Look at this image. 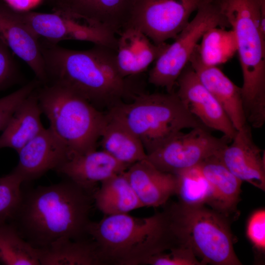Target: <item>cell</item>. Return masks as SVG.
Here are the masks:
<instances>
[{
    "mask_svg": "<svg viewBox=\"0 0 265 265\" xmlns=\"http://www.w3.org/2000/svg\"><path fill=\"white\" fill-rule=\"evenodd\" d=\"M23 21L42 40L52 44L63 40L87 41L116 50L115 34L57 12L18 11Z\"/></svg>",
    "mask_w": 265,
    "mask_h": 265,
    "instance_id": "cell-11",
    "label": "cell"
},
{
    "mask_svg": "<svg viewBox=\"0 0 265 265\" xmlns=\"http://www.w3.org/2000/svg\"><path fill=\"white\" fill-rule=\"evenodd\" d=\"M47 81L70 89L97 109L107 111L132 91L128 78L120 73L116 50L94 45L74 50L40 40ZM46 84V83H45Z\"/></svg>",
    "mask_w": 265,
    "mask_h": 265,
    "instance_id": "cell-2",
    "label": "cell"
},
{
    "mask_svg": "<svg viewBox=\"0 0 265 265\" xmlns=\"http://www.w3.org/2000/svg\"><path fill=\"white\" fill-rule=\"evenodd\" d=\"M52 0L53 1V2H54L55 3V5L58 2V1H59V0Z\"/></svg>",
    "mask_w": 265,
    "mask_h": 265,
    "instance_id": "cell-35",
    "label": "cell"
},
{
    "mask_svg": "<svg viewBox=\"0 0 265 265\" xmlns=\"http://www.w3.org/2000/svg\"><path fill=\"white\" fill-rule=\"evenodd\" d=\"M87 234L97 244L106 265H144L151 257L175 246L163 211L145 217L105 215L90 222Z\"/></svg>",
    "mask_w": 265,
    "mask_h": 265,
    "instance_id": "cell-3",
    "label": "cell"
},
{
    "mask_svg": "<svg viewBox=\"0 0 265 265\" xmlns=\"http://www.w3.org/2000/svg\"><path fill=\"white\" fill-rule=\"evenodd\" d=\"M219 154L206 159L197 168L212 188L209 206L230 217L237 211L242 182L226 167Z\"/></svg>",
    "mask_w": 265,
    "mask_h": 265,
    "instance_id": "cell-21",
    "label": "cell"
},
{
    "mask_svg": "<svg viewBox=\"0 0 265 265\" xmlns=\"http://www.w3.org/2000/svg\"><path fill=\"white\" fill-rule=\"evenodd\" d=\"M147 265H202L193 251L183 245H176L148 259Z\"/></svg>",
    "mask_w": 265,
    "mask_h": 265,
    "instance_id": "cell-30",
    "label": "cell"
},
{
    "mask_svg": "<svg viewBox=\"0 0 265 265\" xmlns=\"http://www.w3.org/2000/svg\"><path fill=\"white\" fill-rule=\"evenodd\" d=\"M37 249L40 265H106L97 244L90 237L75 240L60 238Z\"/></svg>",
    "mask_w": 265,
    "mask_h": 265,
    "instance_id": "cell-23",
    "label": "cell"
},
{
    "mask_svg": "<svg viewBox=\"0 0 265 265\" xmlns=\"http://www.w3.org/2000/svg\"><path fill=\"white\" fill-rule=\"evenodd\" d=\"M126 174L143 207L164 206L176 195L177 175L159 170L147 159L131 165Z\"/></svg>",
    "mask_w": 265,
    "mask_h": 265,
    "instance_id": "cell-19",
    "label": "cell"
},
{
    "mask_svg": "<svg viewBox=\"0 0 265 265\" xmlns=\"http://www.w3.org/2000/svg\"><path fill=\"white\" fill-rule=\"evenodd\" d=\"M245 234L258 258L265 254V209L258 208L248 216L246 223Z\"/></svg>",
    "mask_w": 265,
    "mask_h": 265,
    "instance_id": "cell-31",
    "label": "cell"
},
{
    "mask_svg": "<svg viewBox=\"0 0 265 265\" xmlns=\"http://www.w3.org/2000/svg\"><path fill=\"white\" fill-rule=\"evenodd\" d=\"M197 50L200 60L209 66H218L230 60L237 53L233 31L213 27L203 35Z\"/></svg>",
    "mask_w": 265,
    "mask_h": 265,
    "instance_id": "cell-26",
    "label": "cell"
},
{
    "mask_svg": "<svg viewBox=\"0 0 265 265\" xmlns=\"http://www.w3.org/2000/svg\"><path fill=\"white\" fill-rule=\"evenodd\" d=\"M92 195L66 179L48 186L22 191L20 204L9 222L35 248L60 238L89 236Z\"/></svg>",
    "mask_w": 265,
    "mask_h": 265,
    "instance_id": "cell-1",
    "label": "cell"
},
{
    "mask_svg": "<svg viewBox=\"0 0 265 265\" xmlns=\"http://www.w3.org/2000/svg\"><path fill=\"white\" fill-rule=\"evenodd\" d=\"M230 142L219 154L222 162L242 182L265 191V152L255 143L251 127L247 124L237 130Z\"/></svg>",
    "mask_w": 265,
    "mask_h": 265,
    "instance_id": "cell-13",
    "label": "cell"
},
{
    "mask_svg": "<svg viewBox=\"0 0 265 265\" xmlns=\"http://www.w3.org/2000/svg\"><path fill=\"white\" fill-rule=\"evenodd\" d=\"M206 128L197 127L186 133L180 132L147 155V159L159 170L174 174L197 167L219 154L231 141L213 135Z\"/></svg>",
    "mask_w": 265,
    "mask_h": 265,
    "instance_id": "cell-10",
    "label": "cell"
},
{
    "mask_svg": "<svg viewBox=\"0 0 265 265\" xmlns=\"http://www.w3.org/2000/svg\"><path fill=\"white\" fill-rule=\"evenodd\" d=\"M236 40L242 75L240 87L246 117L265 115V30L258 0H213Z\"/></svg>",
    "mask_w": 265,
    "mask_h": 265,
    "instance_id": "cell-4",
    "label": "cell"
},
{
    "mask_svg": "<svg viewBox=\"0 0 265 265\" xmlns=\"http://www.w3.org/2000/svg\"><path fill=\"white\" fill-rule=\"evenodd\" d=\"M92 194L93 202L105 215L128 213L143 208L126 174V171L102 182Z\"/></svg>",
    "mask_w": 265,
    "mask_h": 265,
    "instance_id": "cell-25",
    "label": "cell"
},
{
    "mask_svg": "<svg viewBox=\"0 0 265 265\" xmlns=\"http://www.w3.org/2000/svg\"><path fill=\"white\" fill-rule=\"evenodd\" d=\"M0 263L40 265L37 249L24 239L9 222L0 223Z\"/></svg>",
    "mask_w": 265,
    "mask_h": 265,
    "instance_id": "cell-27",
    "label": "cell"
},
{
    "mask_svg": "<svg viewBox=\"0 0 265 265\" xmlns=\"http://www.w3.org/2000/svg\"><path fill=\"white\" fill-rule=\"evenodd\" d=\"M10 50L0 40V91L17 81L19 71Z\"/></svg>",
    "mask_w": 265,
    "mask_h": 265,
    "instance_id": "cell-33",
    "label": "cell"
},
{
    "mask_svg": "<svg viewBox=\"0 0 265 265\" xmlns=\"http://www.w3.org/2000/svg\"><path fill=\"white\" fill-rule=\"evenodd\" d=\"M17 153L19 161L12 170L23 183L55 170L68 158L66 148L50 128H44Z\"/></svg>",
    "mask_w": 265,
    "mask_h": 265,
    "instance_id": "cell-15",
    "label": "cell"
},
{
    "mask_svg": "<svg viewBox=\"0 0 265 265\" xmlns=\"http://www.w3.org/2000/svg\"><path fill=\"white\" fill-rule=\"evenodd\" d=\"M63 0H59V1H58V2L56 4L57 5L58 3H60L61 2H62V1H63ZM56 5H55V6H56Z\"/></svg>",
    "mask_w": 265,
    "mask_h": 265,
    "instance_id": "cell-36",
    "label": "cell"
},
{
    "mask_svg": "<svg viewBox=\"0 0 265 265\" xmlns=\"http://www.w3.org/2000/svg\"><path fill=\"white\" fill-rule=\"evenodd\" d=\"M194 17L156 60L149 72L148 81L173 92L178 79L189 63L203 35L213 27L228 24L213 0H208L196 11Z\"/></svg>",
    "mask_w": 265,
    "mask_h": 265,
    "instance_id": "cell-8",
    "label": "cell"
},
{
    "mask_svg": "<svg viewBox=\"0 0 265 265\" xmlns=\"http://www.w3.org/2000/svg\"><path fill=\"white\" fill-rule=\"evenodd\" d=\"M208 0H132L126 27L137 28L154 43L161 44L175 39L192 13Z\"/></svg>",
    "mask_w": 265,
    "mask_h": 265,
    "instance_id": "cell-9",
    "label": "cell"
},
{
    "mask_svg": "<svg viewBox=\"0 0 265 265\" xmlns=\"http://www.w3.org/2000/svg\"><path fill=\"white\" fill-rule=\"evenodd\" d=\"M23 183L13 170L0 177V223L9 222L21 200Z\"/></svg>",
    "mask_w": 265,
    "mask_h": 265,
    "instance_id": "cell-29",
    "label": "cell"
},
{
    "mask_svg": "<svg viewBox=\"0 0 265 265\" xmlns=\"http://www.w3.org/2000/svg\"><path fill=\"white\" fill-rule=\"evenodd\" d=\"M172 237L190 248L202 265H241L234 248L230 217L207 207L180 201L163 211Z\"/></svg>",
    "mask_w": 265,
    "mask_h": 265,
    "instance_id": "cell-5",
    "label": "cell"
},
{
    "mask_svg": "<svg viewBox=\"0 0 265 265\" xmlns=\"http://www.w3.org/2000/svg\"><path fill=\"white\" fill-rule=\"evenodd\" d=\"M176 92L188 111L205 127L221 132L230 141L237 130L225 110L199 80L190 65L177 80Z\"/></svg>",
    "mask_w": 265,
    "mask_h": 265,
    "instance_id": "cell-12",
    "label": "cell"
},
{
    "mask_svg": "<svg viewBox=\"0 0 265 265\" xmlns=\"http://www.w3.org/2000/svg\"><path fill=\"white\" fill-rule=\"evenodd\" d=\"M140 140L147 155L183 130L205 127L187 109L176 92L139 93L106 112Z\"/></svg>",
    "mask_w": 265,
    "mask_h": 265,
    "instance_id": "cell-6",
    "label": "cell"
},
{
    "mask_svg": "<svg viewBox=\"0 0 265 265\" xmlns=\"http://www.w3.org/2000/svg\"><path fill=\"white\" fill-rule=\"evenodd\" d=\"M39 103L50 129L67 149L68 159L97 149L107 115L70 89L40 84Z\"/></svg>",
    "mask_w": 265,
    "mask_h": 265,
    "instance_id": "cell-7",
    "label": "cell"
},
{
    "mask_svg": "<svg viewBox=\"0 0 265 265\" xmlns=\"http://www.w3.org/2000/svg\"><path fill=\"white\" fill-rule=\"evenodd\" d=\"M132 0H64L54 8L60 14L119 34L127 26Z\"/></svg>",
    "mask_w": 265,
    "mask_h": 265,
    "instance_id": "cell-16",
    "label": "cell"
},
{
    "mask_svg": "<svg viewBox=\"0 0 265 265\" xmlns=\"http://www.w3.org/2000/svg\"><path fill=\"white\" fill-rule=\"evenodd\" d=\"M128 167L105 151L96 149L67 159L55 171L92 195L97 184Z\"/></svg>",
    "mask_w": 265,
    "mask_h": 265,
    "instance_id": "cell-17",
    "label": "cell"
},
{
    "mask_svg": "<svg viewBox=\"0 0 265 265\" xmlns=\"http://www.w3.org/2000/svg\"><path fill=\"white\" fill-rule=\"evenodd\" d=\"M176 195L179 201L190 205H209L212 188L197 167L176 174Z\"/></svg>",
    "mask_w": 265,
    "mask_h": 265,
    "instance_id": "cell-28",
    "label": "cell"
},
{
    "mask_svg": "<svg viewBox=\"0 0 265 265\" xmlns=\"http://www.w3.org/2000/svg\"><path fill=\"white\" fill-rule=\"evenodd\" d=\"M11 8L18 11H26L42 0H3Z\"/></svg>",
    "mask_w": 265,
    "mask_h": 265,
    "instance_id": "cell-34",
    "label": "cell"
},
{
    "mask_svg": "<svg viewBox=\"0 0 265 265\" xmlns=\"http://www.w3.org/2000/svg\"><path fill=\"white\" fill-rule=\"evenodd\" d=\"M189 64L202 83L221 105L236 130H238L247 124L240 87L235 84L217 66H209L202 63L197 48Z\"/></svg>",
    "mask_w": 265,
    "mask_h": 265,
    "instance_id": "cell-18",
    "label": "cell"
},
{
    "mask_svg": "<svg viewBox=\"0 0 265 265\" xmlns=\"http://www.w3.org/2000/svg\"><path fill=\"white\" fill-rule=\"evenodd\" d=\"M106 115L100 138L102 150L128 167L146 159L147 155L139 139L122 123Z\"/></svg>",
    "mask_w": 265,
    "mask_h": 265,
    "instance_id": "cell-24",
    "label": "cell"
},
{
    "mask_svg": "<svg viewBox=\"0 0 265 265\" xmlns=\"http://www.w3.org/2000/svg\"><path fill=\"white\" fill-rule=\"evenodd\" d=\"M117 37L116 61L121 75L125 78L140 74L166 49V42L156 44L139 30L125 28Z\"/></svg>",
    "mask_w": 265,
    "mask_h": 265,
    "instance_id": "cell-20",
    "label": "cell"
},
{
    "mask_svg": "<svg viewBox=\"0 0 265 265\" xmlns=\"http://www.w3.org/2000/svg\"><path fill=\"white\" fill-rule=\"evenodd\" d=\"M38 87L18 106L2 131L0 149L9 148L18 152L45 128L41 119Z\"/></svg>",
    "mask_w": 265,
    "mask_h": 265,
    "instance_id": "cell-22",
    "label": "cell"
},
{
    "mask_svg": "<svg viewBox=\"0 0 265 265\" xmlns=\"http://www.w3.org/2000/svg\"><path fill=\"white\" fill-rule=\"evenodd\" d=\"M0 40L24 61L41 84L47 81L40 40L21 19L18 11L0 1Z\"/></svg>",
    "mask_w": 265,
    "mask_h": 265,
    "instance_id": "cell-14",
    "label": "cell"
},
{
    "mask_svg": "<svg viewBox=\"0 0 265 265\" xmlns=\"http://www.w3.org/2000/svg\"><path fill=\"white\" fill-rule=\"evenodd\" d=\"M40 83L36 79L10 94L0 98V132L5 128L18 106Z\"/></svg>",
    "mask_w": 265,
    "mask_h": 265,
    "instance_id": "cell-32",
    "label": "cell"
}]
</instances>
